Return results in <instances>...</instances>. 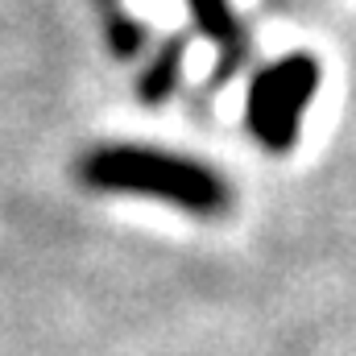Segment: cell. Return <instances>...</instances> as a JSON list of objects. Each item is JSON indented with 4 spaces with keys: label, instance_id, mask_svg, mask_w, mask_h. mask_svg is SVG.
I'll list each match as a JSON object with an SVG mask.
<instances>
[{
    "label": "cell",
    "instance_id": "obj_5",
    "mask_svg": "<svg viewBox=\"0 0 356 356\" xmlns=\"http://www.w3.org/2000/svg\"><path fill=\"white\" fill-rule=\"evenodd\" d=\"M178 58H182V50H178V42L166 46V54L149 67V75H145V83H141V99H166L170 88H175V75H178Z\"/></svg>",
    "mask_w": 356,
    "mask_h": 356
},
{
    "label": "cell",
    "instance_id": "obj_3",
    "mask_svg": "<svg viewBox=\"0 0 356 356\" xmlns=\"http://www.w3.org/2000/svg\"><path fill=\"white\" fill-rule=\"evenodd\" d=\"M186 4H191V13H195L199 29H203V33H211V38L228 50L224 71H232V67H236V58H241V25H236V17H232L228 0H186Z\"/></svg>",
    "mask_w": 356,
    "mask_h": 356
},
{
    "label": "cell",
    "instance_id": "obj_2",
    "mask_svg": "<svg viewBox=\"0 0 356 356\" xmlns=\"http://www.w3.org/2000/svg\"><path fill=\"white\" fill-rule=\"evenodd\" d=\"M319 88V67L307 54H290L266 67L249 88V129L266 141L273 154H286L298 137L302 108Z\"/></svg>",
    "mask_w": 356,
    "mask_h": 356
},
{
    "label": "cell",
    "instance_id": "obj_1",
    "mask_svg": "<svg viewBox=\"0 0 356 356\" xmlns=\"http://www.w3.org/2000/svg\"><path fill=\"white\" fill-rule=\"evenodd\" d=\"M83 182L99 191H133V195H158L182 203L199 216H211L228 203V186L211 170L175 158V154H154V149H133V145H116V149H95L83 162Z\"/></svg>",
    "mask_w": 356,
    "mask_h": 356
},
{
    "label": "cell",
    "instance_id": "obj_4",
    "mask_svg": "<svg viewBox=\"0 0 356 356\" xmlns=\"http://www.w3.org/2000/svg\"><path fill=\"white\" fill-rule=\"evenodd\" d=\"M99 8H104V25H108V42H112V50L124 58V54H137V46H141V25L137 21H129L124 13H120V0H99Z\"/></svg>",
    "mask_w": 356,
    "mask_h": 356
}]
</instances>
